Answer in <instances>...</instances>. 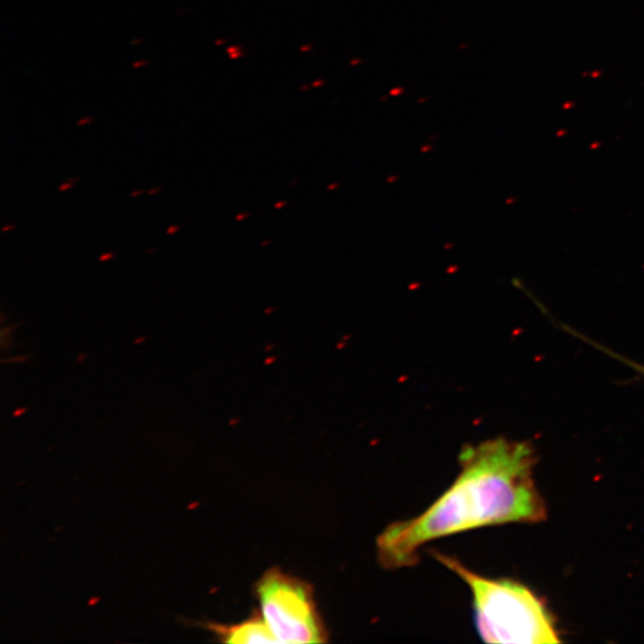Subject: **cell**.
Here are the masks:
<instances>
[{"mask_svg":"<svg viewBox=\"0 0 644 644\" xmlns=\"http://www.w3.org/2000/svg\"><path fill=\"white\" fill-rule=\"evenodd\" d=\"M536 449L529 442L497 437L461 451L453 485L417 517L396 522L378 539L385 568L417 562L427 543L480 527L537 524L547 510L535 481Z\"/></svg>","mask_w":644,"mask_h":644,"instance_id":"obj_1","label":"cell"},{"mask_svg":"<svg viewBox=\"0 0 644 644\" xmlns=\"http://www.w3.org/2000/svg\"><path fill=\"white\" fill-rule=\"evenodd\" d=\"M470 587L475 625L487 643L553 644L561 634L553 612L533 590L511 578L482 576L459 560L434 554Z\"/></svg>","mask_w":644,"mask_h":644,"instance_id":"obj_2","label":"cell"},{"mask_svg":"<svg viewBox=\"0 0 644 644\" xmlns=\"http://www.w3.org/2000/svg\"><path fill=\"white\" fill-rule=\"evenodd\" d=\"M262 616L279 643H324L328 633L319 615L312 586L280 570L258 583Z\"/></svg>","mask_w":644,"mask_h":644,"instance_id":"obj_3","label":"cell"},{"mask_svg":"<svg viewBox=\"0 0 644 644\" xmlns=\"http://www.w3.org/2000/svg\"><path fill=\"white\" fill-rule=\"evenodd\" d=\"M220 635L224 642L233 644L279 643L262 617H253L231 627H222Z\"/></svg>","mask_w":644,"mask_h":644,"instance_id":"obj_4","label":"cell"},{"mask_svg":"<svg viewBox=\"0 0 644 644\" xmlns=\"http://www.w3.org/2000/svg\"><path fill=\"white\" fill-rule=\"evenodd\" d=\"M561 329L563 331L567 332L568 334L577 338V340L583 341L584 343L594 348L595 350H598V351L607 354L608 358L614 359L615 361H618L626 366H630L632 370H634V372L636 374H638L640 376H642L644 379V364L635 362L632 359H627V358L623 356V354L605 346L604 344H601V343H597V342L591 340L590 336H586L583 333H578L576 330H574L565 324H561Z\"/></svg>","mask_w":644,"mask_h":644,"instance_id":"obj_5","label":"cell"},{"mask_svg":"<svg viewBox=\"0 0 644 644\" xmlns=\"http://www.w3.org/2000/svg\"><path fill=\"white\" fill-rule=\"evenodd\" d=\"M148 63H149V61H147V60H140V61H138V62H135L133 64V68L134 69H138V68H141V67H147Z\"/></svg>","mask_w":644,"mask_h":644,"instance_id":"obj_6","label":"cell"},{"mask_svg":"<svg viewBox=\"0 0 644 644\" xmlns=\"http://www.w3.org/2000/svg\"><path fill=\"white\" fill-rule=\"evenodd\" d=\"M239 51H241V48L239 46H231V47H229V50H228V52H229L230 56L231 54H234V53H237Z\"/></svg>","mask_w":644,"mask_h":644,"instance_id":"obj_7","label":"cell"},{"mask_svg":"<svg viewBox=\"0 0 644 644\" xmlns=\"http://www.w3.org/2000/svg\"><path fill=\"white\" fill-rule=\"evenodd\" d=\"M72 187H73V184H72V183H71V181H70V183H64V184L60 185V187H59V190H60V191H67V190H70V189H72Z\"/></svg>","mask_w":644,"mask_h":644,"instance_id":"obj_8","label":"cell"},{"mask_svg":"<svg viewBox=\"0 0 644 644\" xmlns=\"http://www.w3.org/2000/svg\"><path fill=\"white\" fill-rule=\"evenodd\" d=\"M111 258H114V253L103 254V255L100 258V261H101V262H104V261L107 262V261L111 260Z\"/></svg>","mask_w":644,"mask_h":644,"instance_id":"obj_9","label":"cell"},{"mask_svg":"<svg viewBox=\"0 0 644 644\" xmlns=\"http://www.w3.org/2000/svg\"><path fill=\"white\" fill-rule=\"evenodd\" d=\"M180 230H181L180 225H171V228L168 231V234H174L175 232H179Z\"/></svg>","mask_w":644,"mask_h":644,"instance_id":"obj_10","label":"cell"},{"mask_svg":"<svg viewBox=\"0 0 644 644\" xmlns=\"http://www.w3.org/2000/svg\"><path fill=\"white\" fill-rule=\"evenodd\" d=\"M91 122H92L91 118H84V119L78 121V125H84V124H89Z\"/></svg>","mask_w":644,"mask_h":644,"instance_id":"obj_11","label":"cell"},{"mask_svg":"<svg viewBox=\"0 0 644 644\" xmlns=\"http://www.w3.org/2000/svg\"><path fill=\"white\" fill-rule=\"evenodd\" d=\"M241 56H243V52L239 51V52H237V53H234V54H231V56H230V58H231L232 60H235V59L240 58Z\"/></svg>","mask_w":644,"mask_h":644,"instance_id":"obj_12","label":"cell"},{"mask_svg":"<svg viewBox=\"0 0 644 644\" xmlns=\"http://www.w3.org/2000/svg\"><path fill=\"white\" fill-rule=\"evenodd\" d=\"M141 193H143V191H142V190H140V191H137V192H133V193H132V197H133V198H137L138 195H141Z\"/></svg>","mask_w":644,"mask_h":644,"instance_id":"obj_13","label":"cell"},{"mask_svg":"<svg viewBox=\"0 0 644 644\" xmlns=\"http://www.w3.org/2000/svg\"><path fill=\"white\" fill-rule=\"evenodd\" d=\"M224 42H228V40H218V41H215V46H221Z\"/></svg>","mask_w":644,"mask_h":644,"instance_id":"obj_14","label":"cell"},{"mask_svg":"<svg viewBox=\"0 0 644 644\" xmlns=\"http://www.w3.org/2000/svg\"><path fill=\"white\" fill-rule=\"evenodd\" d=\"M159 191H161V189H154V190L152 189L149 193H150V195H154V193H157Z\"/></svg>","mask_w":644,"mask_h":644,"instance_id":"obj_15","label":"cell"},{"mask_svg":"<svg viewBox=\"0 0 644 644\" xmlns=\"http://www.w3.org/2000/svg\"><path fill=\"white\" fill-rule=\"evenodd\" d=\"M141 342H144V338H139V341H137L135 344H139Z\"/></svg>","mask_w":644,"mask_h":644,"instance_id":"obj_16","label":"cell"},{"mask_svg":"<svg viewBox=\"0 0 644 644\" xmlns=\"http://www.w3.org/2000/svg\"><path fill=\"white\" fill-rule=\"evenodd\" d=\"M140 42H143V40H135V41H132V44H139Z\"/></svg>","mask_w":644,"mask_h":644,"instance_id":"obj_17","label":"cell"}]
</instances>
